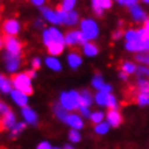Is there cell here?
Instances as JSON below:
<instances>
[{"mask_svg": "<svg viewBox=\"0 0 149 149\" xmlns=\"http://www.w3.org/2000/svg\"><path fill=\"white\" fill-rule=\"evenodd\" d=\"M13 88V80L4 73H0V94L9 95Z\"/></svg>", "mask_w": 149, "mask_h": 149, "instance_id": "obj_21", "label": "cell"}, {"mask_svg": "<svg viewBox=\"0 0 149 149\" xmlns=\"http://www.w3.org/2000/svg\"><path fill=\"white\" fill-rule=\"evenodd\" d=\"M20 116L23 119V121L27 123V125H32V126L38 125V121H39L38 114H37L36 110L32 109L29 105L20 107Z\"/></svg>", "mask_w": 149, "mask_h": 149, "instance_id": "obj_12", "label": "cell"}, {"mask_svg": "<svg viewBox=\"0 0 149 149\" xmlns=\"http://www.w3.org/2000/svg\"><path fill=\"white\" fill-rule=\"evenodd\" d=\"M12 80H13V87L14 88L22 90L29 95L33 92V85H32L33 79L27 73V71H25V72H18L15 74H13Z\"/></svg>", "mask_w": 149, "mask_h": 149, "instance_id": "obj_5", "label": "cell"}, {"mask_svg": "<svg viewBox=\"0 0 149 149\" xmlns=\"http://www.w3.org/2000/svg\"><path fill=\"white\" fill-rule=\"evenodd\" d=\"M18 123V119H17V115L14 111H8L6 114L1 115V121H0V128L4 129V130H12L13 126Z\"/></svg>", "mask_w": 149, "mask_h": 149, "instance_id": "obj_17", "label": "cell"}, {"mask_svg": "<svg viewBox=\"0 0 149 149\" xmlns=\"http://www.w3.org/2000/svg\"><path fill=\"white\" fill-rule=\"evenodd\" d=\"M40 17L51 25H61L62 24V13L61 9H53L51 6L43 5L39 8Z\"/></svg>", "mask_w": 149, "mask_h": 149, "instance_id": "obj_6", "label": "cell"}, {"mask_svg": "<svg viewBox=\"0 0 149 149\" xmlns=\"http://www.w3.org/2000/svg\"><path fill=\"white\" fill-rule=\"evenodd\" d=\"M79 114L82 116L84 119H88L90 120V116H91V106H87V105H81L80 107H79Z\"/></svg>", "mask_w": 149, "mask_h": 149, "instance_id": "obj_34", "label": "cell"}, {"mask_svg": "<svg viewBox=\"0 0 149 149\" xmlns=\"http://www.w3.org/2000/svg\"><path fill=\"white\" fill-rule=\"evenodd\" d=\"M4 44H5V34L3 33V31H0V52L4 49Z\"/></svg>", "mask_w": 149, "mask_h": 149, "instance_id": "obj_44", "label": "cell"}, {"mask_svg": "<svg viewBox=\"0 0 149 149\" xmlns=\"http://www.w3.org/2000/svg\"><path fill=\"white\" fill-rule=\"evenodd\" d=\"M0 121H1V115H0Z\"/></svg>", "mask_w": 149, "mask_h": 149, "instance_id": "obj_51", "label": "cell"}, {"mask_svg": "<svg viewBox=\"0 0 149 149\" xmlns=\"http://www.w3.org/2000/svg\"><path fill=\"white\" fill-rule=\"evenodd\" d=\"M113 6V0H91V8L97 17H101L104 12Z\"/></svg>", "mask_w": 149, "mask_h": 149, "instance_id": "obj_15", "label": "cell"}, {"mask_svg": "<svg viewBox=\"0 0 149 149\" xmlns=\"http://www.w3.org/2000/svg\"><path fill=\"white\" fill-rule=\"evenodd\" d=\"M62 148H63V149H72L73 145H72V144H65V145H62Z\"/></svg>", "mask_w": 149, "mask_h": 149, "instance_id": "obj_48", "label": "cell"}, {"mask_svg": "<svg viewBox=\"0 0 149 149\" xmlns=\"http://www.w3.org/2000/svg\"><path fill=\"white\" fill-rule=\"evenodd\" d=\"M136 68H138V67L135 66V63H133V62H130V61H125L121 65V71H124V72H126L128 74L135 73L136 72Z\"/></svg>", "mask_w": 149, "mask_h": 149, "instance_id": "obj_31", "label": "cell"}, {"mask_svg": "<svg viewBox=\"0 0 149 149\" xmlns=\"http://www.w3.org/2000/svg\"><path fill=\"white\" fill-rule=\"evenodd\" d=\"M40 38L49 54L59 56L67 47L65 43V33L57 25H48L40 31Z\"/></svg>", "mask_w": 149, "mask_h": 149, "instance_id": "obj_1", "label": "cell"}, {"mask_svg": "<svg viewBox=\"0 0 149 149\" xmlns=\"http://www.w3.org/2000/svg\"><path fill=\"white\" fill-rule=\"evenodd\" d=\"M143 3H145V4H149V0H141Z\"/></svg>", "mask_w": 149, "mask_h": 149, "instance_id": "obj_50", "label": "cell"}, {"mask_svg": "<svg viewBox=\"0 0 149 149\" xmlns=\"http://www.w3.org/2000/svg\"><path fill=\"white\" fill-rule=\"evenodd\" d=\"M106 118V114L104 113L101 110H96V111H92L91 113V116H90V121L94 123V124H99V123H101L105 120Z\"/></svg>", "mask_w": 149, "mask_h": 149, "instance_id": "obj_29", "label": "cell"}, {"mask_svg": "<svg viewBox=\"0 0 149 149\" xmlns=\"http://www.w3.org/2000/svg\"><path fill=\"white\" fill-rule=\"evenodd\" d=\"M42 65H43V61H42V58L40 57H33L31 59V67L32 68L39 70L40 67H42Z\"/></svg>", "mask_w": 149, "mask_h": 149, "instance_id": "obj_37", "label": "cell"}, {"mask_svg": "<svg viewBox=\"0 0 149 149\" xmlns=\"http://www.w3.org/2000/svg\"><path fill=\"white\" fill-rule=\"evenodd\" d=\"M136 86H138L139 92H149V81L147 79L139 77L136 81Z\"/></svg>", "mask_w": 149, "mask_h": 149, "instance_id": "obj_32", "label": "cell"}, {"mask_svg": "<svg viewBox=\"0 0 149 149\" xmlns=\"http://www.w3.org/2000/svg\"><path fill=\"white\" fill-rule=\"evenodd\" d=\"M1 61H3V66H4L5 72L9 74L18 73L22 68V65H23L22 54H15L8 51H4V53L1 54Z\"/></svg>", "mask_w": 149, "mask_h": 149, "instance_id": "obj_4", "label": "cell"}, {"mask_svg": "<svg viewBox=\"0 0 149 149\" xmlns=\"http://www.w3.org/2000/svg\"><path fill=\"white\" fill-rule=\"evenodd\" d=\"M81 53L85 57L94 58L99 54V47L92 42V40H86L82 46H81Z\"/></svg>", "mask_w": 149, "mask_h": 149, "instance_id": "obj_18", "label": "cell"}, {"mask_svg": "<svg viewBox=\"0 0 149 149\" xmlns=\"http://www.w3.org/2000/svg\"><path fill=\"white\" fill-rule=\"evenodd\" d=\"M27 73L32 77V79H36V77H37V70H34V68L28 70V71H27Z\"/></svg>", "mask_w": 149, "mask_h": 149, "instance_id": "obj_46", "label": "cell"}, {"mask_svg": "<svg viewBox=\"0 0 149 149\" xmlns=\"http://www.w3.org/2000/svg\"><path fill=\"white\" fill-rule=\"evenodd\" d=\"M9 97L18 107L27 106L29 104V94H27V92H24L22 90H18V88H13V90L10 91Z\"/></svg>", "mask_w": 149, "mask_h": 149, "instance_id": "obj_13", "label": "cell"}, {"mask_svg": "<svg viewBox=\"0 0 149 149\" xmlns=\"http://www.w3.org/2000/svg\"><path fill=\"white\" fill-rule=\"evenodd\" d=\"M128 76H129V74L126 73V72H124V71H121V72L119 73V79L123 80V81H126V80H128Z\"/></svg>", "mask_w": 149, "mask_h": 149, "instance_id": "obj_47", "label": "cell"}, {"mask_svg": "<svg viewBox=\"0 0 149 149\" xmlns=\"http://www.w3.org/2000/svg\"><path fill=\"white\" fill-rule=\"evenodd\" d=\"M115 1L118 3V4H120V5H123V3H124V0H115Z\"/></svg>", "mask_w": 149, "mask_h": 149, "instance_id": "obj_49", "label": "cell"}, {"mask_svg": "<svg viewBox=\"0 0 149 149\" xmlns=\"http://www.w3.org/2000/svg\"><path fill=\"white\" fill-rule=\"evenodd\" d=\"M121 37H124V32H123L121 29H116V31L113 33V39H115V40L120 39Z\"/></svg>", "mask_w": 149, "mask_h": 149, "instance_id": "obj_43", "label": "cell"}, {"mask_svg": "<svg viewBox=\"0 0 149 149\" xmlns=\"http://www.w3.org/2000/svg\"><path fill=\"white\" fill-rule=\"evenodd\" d=\"M136 102L140 106L149 105V92H139L136 96Z\"/></svg>", "mask_w": 149, "mask_h": 149, "instance_id": "obj_33", "label": "cell"}, {"mask_svg": "<svg viewBox=\"0 0 149 149\" xmlns=\"http://www.w3.org/2000/svg\"><path fill=\"white\" fill-rule=\"evenodd\" d=\"M10 110H12V109L9 107L8 104L0 100V115H4V114H6V113H8V111H10Z\"/></svg>", "mask_w": 149, "mask_h": 149, "instance_id": "obj_40", "label": "cell"}, {"mask_svg": "<svg viewBox=\"0 0 149 149\" xmlns=\"http://www.w3.org/2000/svg\"><path fill=\"white\" fill-rule=\"evenodd\" d=\"M111 92H105V91H96L94 95V101L97 106L100 107H107V101H109V96Z\"/></svg>", "mask_w": 149, "mask_h": 149, "instance_id": "obj_22", "label": "cell"}, {"mask_svg": "<svg viewBox=\"0 0 149 149\" xmlns=\"http://www.w3.org/2000/svg\"><path fill=\"white\" fill-rule=\"evenodd\" d=\"M62 13V25H65L67 28H74L76 25L80 24V22L82 18L80 17V13L76 10H71V12H65L61 9Z\"/></svg>", "mask_w": 149, "mask_h": 149, "instance_id": "obj_10", "label": "cell"}, {"mask_svg": "<svg viewBox=\"0 0 149 149\" xmlns=\"http://www.w3.org/2000/svg\"><path fill=\"white\" fill-rule=\"evenodd\" d=\"M138 3V0H124V3H123V5H125V6H132L134 4H136Z\"/></svg>", "mask_w": 149, "mask_h": 149, "instance_id": "obj_45", "label": "cell"}, {"mask_svg": "<svg viewBox=\"0 0 149 149\" xmlns=\"http://www.w3.org/2000/svg\"><path fill=\"white\" fill-rule=\"evenodd\" d=\"M86 42L82 36V33L80 32V29H74V28H71L68 32L65 33V43L67 47H79V46H82V44Z\"/></svg>", "mask_w": 149, "mask_h": 149, "instance_id": "obj_7", "label": "cell"}, {"mask_svg": "<svg viewBox=\"0 0 149 149\" xmlns=\"http://www.w3.org/2000/svg\"><path fill=\"white\" fill-rule=\"evenodd\" d=\"M43 65L46 66L48 70L53 71V72H59V71H62V68H63V65H62L61 59H59L57 56H54V54H48L47 57H44Z\"/></svg>", "mask_w": 149, "mask_h": 149, "instance_id": "obj_16", "label": "cell"}, {"mask_svg": "<svg viewBox=\"0 0 149 149\" xmlns=\"http://www.w3.org/2000/svg\"><path fill=\"white\" fill-rule=\"evenodd\" d=\"M110 128H111V125L106 120H104L101 123H99V124H95L94 132H95V134H97V135H105V134L109 133Z\"/></svg>", "mask_w": 149, "mask_h": 149, "instance_id": "obj_26", "label": "cell"}, {"mask_svg": "<svg viewBox=\"0 0 149 149\" xmlns=\"http://www.w3.org/2000/svg\"><path fill=\"white\" fill-rule=\"evenodd\" d=\"M37 148H38V149H52V148H53V145H52L49 141L43 140V141H40V143L37 145Z\"/></svg>", "mask_w": 149, "mask_h": 149, "instance_id": "obj_41", "label": "cell"}, {"mask_svg": "<svg viewBox=\"0 0 149 149\" xmlns=\"http://www.w3.org/2000/svg\"><path fill=\"white\" fill-rule=\"evenodd\" d=\"M105 120L109 123L113 128H116V126H119L121 124L123 118H121V114L119 113L118 109H109V111L106 113Z\"/></svg>", "mask_w": 149, "mask_h": 149, "instance_id": "obj_20", "label": "cell"}, {"mask_svg": "<svg viewBox=\"0 0 149 149\" xmlns=\"http://www.w3.org/2000/svg\"><path fill=\"white\" fill-rule=\"evenodd\" d=\"M4 49L15 54H22V52H23V43L17 38V36H5Z\"/></svg>", "mask_w": 149, "mask_h": 149, "instance_id": "obj_11", "label": "cell"}, {"mask_svg": "<svg viewBox=\"0 0 149 149\" xmlns=\"http://www.w3.org/2000/svg\"><path fill=\"white\" fill-rule=\"evenodd\" d=\"M28 1L31 3L32 5L37 6V8H40V6L46 5V1H47V0H28Z\"/></svg>", "mask_w": 149, "mask_h": 149, "instance_id": "obj_42", "label": "cell"}, {"mask_svg": "<svg viewBox=\"0 0 149 149\" xmlns=\"http://www.w3.org/2000/svg\"><path fill=\"white\" fill-rule=\"evenodd\" d=\"M25 128H27V123L25 121H18L15 125L13 126V129L12 130H9V138H17V136H19L25 130Z\"/></svg>", "mask_w": 149, "mask_h": 149, "instance_id": "obj_25", "label": "cell"}, {"mask_svg": "<svg viewBox=\"0 0 149 149\" xmlns=\"http://www.w3.org/2000/svg\"><path fill=\"white\" fill-rule=\"evenodd\" d=\"M79 29L82 33L85 40H96L100 36V25L94 18H82L79 24Z\"/></svg>", "mask_w": 149, "mask_h": 149, "instance_id": "obj_3", "label": "cell"}, {"mask_svg": "<svg viewBox=\"0 0 149 149\" xmlns=\"http://www.w3.org/2000/svg\"><path fill=\"white\" fill-rule=\"evenodd\" d=\"M80 95H81V105L91 106L92 104H95L94 95L91 94L88 88H82V90H80Z\"/></svg>", "mask_w": 149, "mask_h": 149, "instance_id": "obj_23", "label": "cell"}, {"mask_svg": "<svg viewBox=\"0 0 149 149\" xmlns=\"http://www.w3.org/2000/svg\"><path fill=\"white\" fill-rule=\"evenodd\" d=\"M118 107H119V104H118L116 97L113 94H110L109 101H107V109H118Z\"/></svg>", "mask_w": 149, "mask_h": 149, "instance_id": "obj_38", "label": "cell"}, {"mask_svg": "<svg viewBox=\"0 0 149 149\" xmlns=\"http://www.w3.org/2000/svg\"><path fill=\"white\" fill-rule=\"evenodd\" d=\"M52 110H53V114H54V116L57 118V120L62 121V123L65 121V119H66V116H67V114L70 113V111H67L59 102L54 104L53 107H52Z\"/></svg>", "mask_w": 149, "mask_h": 149, "instance_id": "obj_24", "label": "cell"}, {"mask_svg": "<svg viewBox=\"0 0 149 149\" xmlns=\"http://www.w3.org/2000/svg\"><path fill=\"white\" fill-rule=\"evenodd\" d=\"M46 23H47V22L44 20L42 17L36 18L34 22H33V28H34L36 31H43V29L46 28Z\"/></svg>", "mask_w": 149, "mask_h": 149, "instance_id": "obj_35", "label": "cell"}, {"mask_svg": "<svg viewBox=\"0 0 149 149\" xmlns=\"http://www.w3.org/2000/svg\"><path fill=\"white\" fill-rule=\"evenodd\" d=\"M66 63L72 71L79 70L82 66V53H79L77 51H71L66 56Z\"/></svg>", "mask_w": 149, "mask_h": 149, "instance_id": "obj_14", "label": "cell"}, {"mask_svg": "<svg viewBox=\"0 0 149 149\" xmlns=\"http://www.w3.org/2000/svg\"><path fill=\"white\" fill-rule=\"evenodd\" d=\"M1 31L5 36H18L22 31V23L17 18H8L3 23Z\"/></svg>", "mask_w": 149, "mask_h": 149, "instance_id": "obj_8", "label": "cell"}, {"mask_svg": "<svg viewBox=\"0 0 149 149\" xmlns=\"http://www.w3.org/2000/svg\"><path fill=\"white\" fill-rule=\"evenodd\" d=\"M63 124H66L68 128L82 130L85 128V119L79 114V111H77V113L76 111H70V113L67 114Z\"/></svg>", "mask_w": 149, "mask_h": 149, "instance_id": "obj_9", "label": "cell"}, {"mask_svg": "<svg viewBox=\"0 0 149 149\" xmlns=\"http://www.w3.org/2000/svg\"><path fill=\"white\" fill-rule=\"evenodd\" d=\"M81 130L79 129H72L70 128V132H68V140L70 143L72 144H76V143H80L82 140V135H81Z\"/></svg>", "mask_w": 149, "mask_h": 149, "instance_id": "obj_28", "label": "cell"}, {"mask_svg": "<svg viewBox=\"0 0 149 149\" xmlns=\"http://www.w3.org/2000/svg\"><path fill=\"white\" fill-rule=\"evenodd\" d=\"M105 84H106L105 80H104V77L100 73H96L95 76L92 77V80H91V86L96 91L102 90V87H104V85H105Z\"/></svg>", "mask_w": 149, "mask_h": 149, "instance_id": "obj_27", "label": "cell"}, {"mask_svg": "<svg viewBox=\"0 0 149 149\" xmlns=\"http://www.w3.org/2000/svg\"><path fill=\"white\" fill-rule=\"evenodd\" d=\"M129 10H130V15H132L133 20L136 22V23H141V22H145L148 19L147 13H145L138 4H134L132 6H129Z\"/></svg>", "mask_w": 149, "mask_h": 149, "instance_id": "obj_19", "label": "cell"}, {"mask_svg": "<svg viewBox=\"0 0 149 149\" xmlns=\"http://www.w3.org/2000/svg\"><path fill=\"white\" fill-rule=\"evenodd\" d=\"M58 102L67 111H77L81 106V95L79 90H66L58 96Z\"/></svg>", "mask_w": 149, "mask_h": 149, "instance_id": "obj_2", "label": "cell"}, {"mask_svg": "<svg viewBox=\"0 0 149 149\" xmlns=\"http://www.w3.org/2000/svg\"><path fill=\"white\" fill-rule=\"evenodd\" d=\"M135 59L140 63H144V65H149V51L148 53H143V52H138V54L135 56Z\"/></svg>", "mask_w": 149, "mask_h": 149, "instance_id": "obj_36", "label": "cell"}, {"mask_svg": "<svg viewBox=\"0 0 149 149\" xmlns=\"http://www.w3.org/2000/svg\"><path fill=\"white\" fill-rule=\"evenodd\" d=\"M0 12H1V6H0Z\"/></svg>", "mask_w": 149, "mask_h": 149, "instance_id": "obj_52", "label": "cell"}, {"mask_svg": "<svg viewBox=\"0 0 149 149\" xmlns=\"http://www.w3.org/2000/svg\"><path fill=\"white\" fill-rule=\"evenodd\" d=\"M77 5V0H62L59 4V9L65 10V12H71L76 8Z\"/></svg>", "mask_w": 149, "mask_h": 149, "instance_id": "obj_30", "label": "cell"}, {"mask_svg": "<svg viewBox=\"0 0 149 149\" xmlns=\"http://www.w3.org/2000/svg\"><path fill=\"white\" fill-rule=\"evenodd\" d=\"M136 73L139 76H149V68L147 66H139L136 68Z\"/></svg>", "mask_w": 149, "mask_h": 149, "instance_id": "obj_39", "label": "cell"}]
</instances>
